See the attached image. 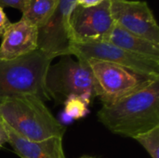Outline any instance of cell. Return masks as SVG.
<instances>
[{"label": "cell", "mask_w": 159, "mask_h": 158, "mask_svg": "<svg viewBox=\"0 0 159 158\" xmlns=\"http://www.w3.org/2000/svg\"><path fill=\"white\" fill-rule=\"evenodd\" d=\"M99 121L112 133L135 138L159 126V79L109 103H102Z\"/></svg>", "instance_id": "1"}, {"label": "cell", "mask_w": 159, "mask_h": 158, "mask_svg": "<svg viewBox=\"0 0 159 158\" xmlns=\"http://www.w3.org/2000/svg\"><path fill=\"white\" fill-rule=\"evenodd\" d=\"M42 100L34 96H11L0 101V118L14 131L32 142L62 138L64 127Z\"/></svg>", "instance_id": "2"}, {"label": "cell", "mask_w": 159, "mask_h": 158, "mask_svg": "<svg viewBox=\"0 0 159 158\" xmlns=\"http://www.w3.org/2000/svg\"><path fill=\"white\" fill-rule=\"evenodd\" d=\"M52 60L38 48L14 60H0V101L22 95L34 96L43 102L50 101L46 75Z\"/></svg>", "instance_id": "3"}, {"label": "cell", "mask_w": 159, "mask_h": 158, "mask_svg": "<svg viewBox=\"0 0 159 158\" xmlns=\"http://www.w3.org/2000/svg\"><path fill=\"white\" fill-rule=\"evenodd\" d=\"M46 88L51 99L59 102L70 96L83 99L89 105L97 97L95 82L87 61H75L71 55L61 59L48 67L46 75Z\"/></svg>", "instance_id": "4"}, {"label": "cell", "mask_w": 159, "mask_h": 158, "mask_svg": "<svg viewBox=\"0 0 159 158\" xmlns=\"http://www.w3.org/2000/svg\"><path fill=\"white\" fill-rule=\"evenodd\" d=\"M85 61L90 68L97 97L102 103L117 101L150 86L159 79L157 76L143 74L108 61L92 59Z\"/></svg>", "instance_id": "5"}, {"label": "cell", "mask_w": 159, "mask_h": 158, "mask_svg": "<svg viewBox=\"0 0 159 158\" xmlns=\"http://www.w3.org/2000/svg\"><path fill=\"white\" fill-rule=\"evenodd\" d=\"M114 26L110 0L89 7L76 5L70 19L72 44L106 42Z\"/></svg>", "instance_id": "6"}, {"label": "cell", "mask_w": 159, "mask_h": 158, "mask_svg": "<svg viewBox=\"0 0 159 158\" xmlns=\"http://www.w3.org/2000/svg\"><path fill=\"white\" fill-rule=\"evenodd\" d=\"M70 54L77 60L108 61L143 74L159 77V61L131 53L108 42L72 44Z\"/></svg>", "instance_id": "7"}, {"label": "cell", "mask_w": 159, "mask_h": 158, "mask_svg": "<svg viewBox=\"0 0 159 158\" xmlns=\"http://www.w3.org/2000/svg\"><path fill=\"white\" fill-rule=\"evenodd\" d=\"M75 6V0H60L53 14L43 25L37 28L38 49L53 59L71 55L70 19Z\"/></svg>", "instance_id": "8"}, {"label": "cell", "mask_w": 159, "mask_h": 158, "mask_svg": "<svg viewBox=\"0 0 159 158\" xmlns=\"http://www.w3.org/2000/svg\"><path fill=\"white\" fill-rule=\"evenodd\" d=\"M110 10L116 25L159 45V26L147 2L110 0Z\"/></svg>", "instance_id": "9"}, {"label": "cell", "mask_w": 159, "mask_h": 158, "mask_svg": "<svg viewBox=\"0 0 159 158\" xmlns=\"http://www.w3.org/2000/svg\"><path fill=\"white\" fill-rule=\"evenodd\" d=\"M37 48V26L21 18L17 22H11L5 31L0 45V60H14L27 55Z\"/></svg>", "instance_id": "10"}, {"label": "cell", "mask_w": 159, "mask_h": 158, "mask_svg": "<svg viewBox=\"0 0 159 158\" xmlns=\"http://www.w3.org/2000/svg\"><path fill=\"white\" fill-rule=\"evenodd\" d=\"M3 125L7 135V143L20 158H65L62 138L32 142L18 134L4 121Z\"/></svg>", "instance_id": "11"}, {"label": "cell", "mask_w": 159, "mask_h": 158, "mask_svg": "<svg viewBox=\"0 0 159 158\" xmlns=\"http://www.w3.org/2000/svg\"><path fill=\"white\" fill-rule=\"evenodd\" d=\"M106 42L131 53L159 61V45L135 35L116 23Z\"/></svg>", "instance_id": "12"}, {"label": "cell", "mask_w": 159, "mask_h": 158, "mask_svg": "<svg viewBox=\"0 0 159 158\" xmlns=\"http://www.w3.org/2000/svg\"><path fill=\"white\" fill-rule=\"evenodd\" d=\"M60 0H24L21 10L23 19L40 27L53 14Z\"/></svg>", "instance_id": "13"}, {"label": "cell", "mask_w": 159, "mask_h": 158, "mask_svg": "<svg viewBox=\"0 0 159 158\" xmlns=\"http://www.w3.org/2000/svg\"><path fill=\"white\" fill-rule=\"evenodd\" d=\"M152 158H159V126L142 133L135 138Z\"/></svg>", "instance_id": "14"}, {"label": "cell", "mask_w": 159, "mask_h": 158, "mask_svg": "<svg viewBox=\"0 0 159 158\" xmlns=\"http://www.w3.org/2000/svg\"><path fill=\"white\" fill-rule=\"evenodd\" d=\"M89 104L77 96H70L64 101V112L72 119L78 120L89 113Z\"/></svg>", "instance_id": "15"}, {"label": "cell", "mask_w": 159, "mask_h": 158, "mask_svg": "<svg viewBox=\"0 0 159 158\" xmlns=\"http://www.w3.org/2000/svg\"><path fill=\"white\" fill-rule=\"evenodd\" d=\"M24 0H0L1 7H14L19 10H22Z\"/></svg>", "instance_id": "16"}, {"label": "cell", "mask_w": 159, "mask_h": 158, "mask_svg": "<svg viewBox=\"0 0 159 158\" xmlns=\"http://www.w3.org/2000/svg\"><path fill=\"white\" fill-rule=\"evenodd\" d=\"M10 20L7 17L3 7H0V37L3 36L5 31L7 29V27L10 25Z\"/></svg>", "instance_id": "17"}, {"label": "cell", "mask_w": 159, "mask_h": 158, "mask_svg": "<svg viewBox=\"0 0 159 158\" xmlns=\"http://www.w3.org/2000/svg\"><path fill=\"white\" fill-rule=\"evenodd\" d=\"M76 1V5L84 7H94L97 6L99 4H101L102 2H103L104 0H75Z\"/></svg>", "instance_id": "18"}, {"label": "cell", "mask_w": 159, "mask_h": 158, "mask_svg": "<svg viewBox=\"0 0 159 158\" xmlns=\"http://www.w3.org/2000/svg\"><path fill=\"white\" fill-rule=\"evenodd\" d=\"M6 143H7V135L4 128L3 121L0 118V149H2Z\"/></svg>", "instance_id": "19"}, {"label": "cell", "mask_w": 159, "mask_h": 158, "mask_svg": "<svg viewBox=\"0 0 159 158\" xmlns=\"http://www.w3.org/2000/svg\"><path fill=\"white\" fill-rule=\"evenodd\" d=\"M81 158H95V157H92V156H82Z\"/></svg>", "instance_id": "20"}]
</instances>
